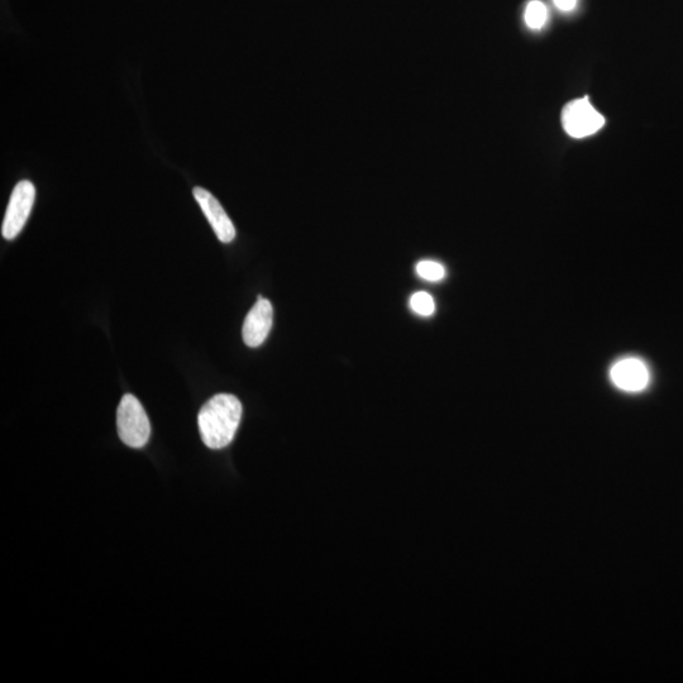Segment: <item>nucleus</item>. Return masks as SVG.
I'll list each match as a JSON object with an SVG mask.
<instances>
[{
    "instance_id": "6e6552de",
    "label": "nucleus",
    "mask_w": 683,
    "mask_h": 683,
    "mask_svg": "<svg viewBox=\"0 0 683 683\" xmlns=\"http://www.w3.org/2000/svg\"><path fill=\"white\" fill-rule=\"evenodd\" d=\"M524 19L528 27L541 30L548 21V9L541 0H532L525 8Z\"/></svg>"
},
{
    "instance_id": "0eeeda50",
    "label": "nucleus",
    "mask_w": 683,
    "mask_h": 683,
    "mask_svg": "<svg viewBox=\"0 0 683 683\" xmlns=\"http://www.w3.org/2000/svg\"><path fill=\"white\" fill-rule=\"evenodd\" d=\"M193 194L218 240L222 243H231L236 238V228H234L221 203L203 188H195Z\"/></svg>"
},
{
    "instance_id": "20e7f679",
    "label": "nucleus",
    "mask_w": 683,
    "mask_h": 683,
    "mask_svg": "<svg viewBox=\"0 0 683 683\" xmlns=\"http://www.w3.org/2000/svg\"><path fill=\"white\" fill-rule=\"evenodd\" d=\"M562 124L571 137L584 138L600 131L605 118L592 107L589 98H584L573 100L563 108Z\"/></svg>"
},
{
    "instance_id": "9d476101",
    "label": "nucleus",
    "mask_w": 683,
    "mask_h": 683,
    "mask_svg": "<svg viewBox=\"0 0 683 683\" xmlns=\"http://www.w3.org/2000/svg\"><path fill=\"white\" fill-rule=\"evenodd\" d=\"M417 274L422 277L423 280L432 281V283H437L446 277V269L439 262L425 260L420 261L417 265Z\"/></svg>"
},
{
    "instance_id": "7ed1b4c3",
    "label": "nucleus",
    "mask_w": 683,
    "mask_h": 683,
    "mask_svg": "<svg viewBox=\"0 0 683 683\" xmlns=\"http://www.w3.org/2000/svg\"><path fill=\"white\" fill-rule=\"evenodd\" d=\"M36 199V188L31 181L23 180L16 185L4 217L2 234L8 241L14 240L21 233L32 212Z\"/></svg>"
},
{
    "instance_id": "39448f33",
    "label": "nucleus",
    "mask_w": 683,
    "mask_h": 683,
    "mask_svg": "<svg viewBox=\"0 0 683 683\" xmlns=\"http://www.w3.org/2000/svg\"><path fill=\"white\" fill-rule=\"evenodd\" d=\"M610 379L616 388L627 393L646 390L651 381L648 366L637 357L623 358L611 367Z\"/></svg>"
},
{
    "instance_id": "1a4fd4ad",
    "label": "nucleus",
    "mask_w": 683,
    "mask_h": 683,
    "mask_svg": "<svg viewBox=\"0 0 683 683\" xmlns=\"http://www.w3.org/2000/svg\"><path fill=\"white\" fill-rule=\"evenodd\" d=\"M410 308L422 317H431L436 312V303H434L432 295L425 293V291H418L410 298Z\"/></svg>"
},
{
    "instance_id": "9b49d317",
    "label": "nucleus",
    "mask_w": 683,
    "mask_h": 683,
    "mask_svg": "<svg viewBox=\"0 0 683 683\" xmlns=\"http://www.w3.org/2000/svg\"><path fill=\"white\" fill-rule=\"evenodd\" d=\"M553 3L562 12H571L577 6V0H553Z\"/></svg>"
},
{
    "instance_id": "423d86ee",
    "label": "nucleus",
    "mask_w": 683,
    "mask_h": 683,
    "mask_svg": "<svg viewBox=\"0 0 683 683\" xmlns=\"http://www.w3.org/2000/svg\"><path fill=\"white\" fill-rule=\"evenodd\" d=\"M272 320H274V309L270 300L259 296L257 303L248 312L243 323V341L248 347H260L266 341L272 328Z\"/></svg>"
},
{
    "instance_id": "f257e3e1",
    "label": "nucleus",
    "mask_w": 683,
    "mask_h": 683,
    "mask_svg": "<svg viewBox=\"0 0 683 683\" xmlns=\"http://www.w3.org/2000/svg\"><path fill=\"white\" fill-rule=\"evenodd\" d=\"M242 404L237 396L218 394L200 409L198 425L200 436L210 450H222L232 443L240 427Z\"/></svg>"
},
{
    "instance_id": "f03ea898",
    "label": "nucleus",
    "mask_w": 683,
    "mask_h": 683,
    "mask_svg": "<svg viewBox=\"0 0 683 683\" xmlns=\"http://www.w3.org/2000/svg\"><path fill=\"white\" fill-rule=\"evenodd\" d=\"M119 438L132 448L145 447L151 436L150 419L140 400L131 394L124 395L117 410Z\"/></svg>"
}]
</instances>
